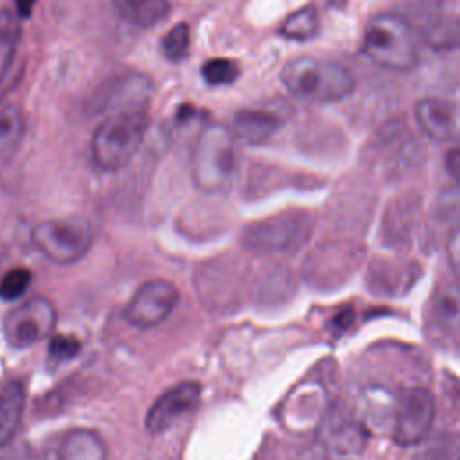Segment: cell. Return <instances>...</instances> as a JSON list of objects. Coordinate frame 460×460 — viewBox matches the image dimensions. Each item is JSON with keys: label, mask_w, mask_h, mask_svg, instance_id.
<instances>
[{"label": "cell", "mask_w": 460, "mask_h": 460, "mask_svg": "<svg viewBox=\"0 0 460 460\" xmlns=\"http://www.w3.org/2000/svg\"><path fill=\"white\" fill-rule=\"evenodd\" d=\"M280 81L289 95L311 104H329L349 97L356 81L347 66L331 59L295 58L284 65Z\"/></svg>", "instance_id": "6da1fadb"}, {"label": "cell", "mask_w": 460, "mask_h": 460, "mask_svg": "<svg viewBox=\"0 0 460 460\" xmlns=\"http://www.w3.org/2000/svg\"><path fill=\"white\" fill-rule=\"evenodd\" d=\"M363 52L377 66L395 72H408L419 63L415 31L404 16L394 13H379L367 23Z\"/></svg>", "instance_id": "7a4b0ae2"}, {"label": "cell", "mask_w": 460, "mask_h": 460, "mask_svg": "<svg viewBox=\"0 0 460 460\" xmlns=\"http://www.w3.org/2000/svg\"><path fill=\"white\" fill-rule=\"evenodd\" d=\"M149 128L146 111H126L104 117L90 142L92 162L102 171H119L126 167L144 144Z\"/></svg>", "instance_id": "3957f363"}, {"label": "cell", "mask_w": 460, "mask_h": 460, "mask_svg": "<svg viewBox=\"0 0 460 460\" xmlns=\"http://www.w3.org/2000/svg\"><path fill=\"white\" fill-rule=\"evenodd\" d=\"M235 138L230 128L208 124L192 153V180L205 192L223 190L235 167Z\"/></svg>", "instance_id": "277c9868"}, {"label": "cell", "mask_w": 460, "mask_h": 460, "mask_svg": "<svg viewBox=\"0 0 460 460\" xmlns=\"http://www.w3.org/2000/svg\"><path fill=\"white\" fill-rule=\"evenodd\" d=\"M155 93L153 81L140 72H124L102 81L86 99L84 113L108 117L126 111H146Z\"/></svg>", "instance_id": "5b68a950"}, {"label": "cell", "mask_w": 460, "mask_h": 460, "mask_svg": "<svg viewBox=\"0 0 460 460\" xmlns=\"http://www.w3.org/2000/svg\"><path fill=\"white\" fill-rule=\"evenodd\" d=\"M93 241V230L83 217L45 219L32 228V243L49 261L74 264L83 259Z\"/></svg>", "instance_id": "8992f818"}, {"label": "cell", "mask_w": 460, "mask_h": 460, "mask_svg": "<svg viewBox=\"0 0 460 460\" xmlns=\"http://www.w3.org/2000/svg\"><path fill=\"white\" fill-rule=\"evenodd\" d=\"M56 322L54 304L45 296H34L5 314L4 336L13 349H29L52 336Z\"/></svg>", "instance_id": "52a82bcc"}, {"label": "cell", "mask_w": 460, "mask_h": 460, "mask_svg": "<svg viewBox=\"0 0 460 460\" xmlns=\"http://www.w3.org/2000/svg\"><path fill=\"white\" fill-rule=\"evenodd\" d=\"M435 401L426 388H408L401 394L394 411L392 437L399 446L420 444L431 431Z\"/></svg>", "instance_id": "ba28073f"}, {"label": "cell", "mask_w": 460, "mask_h": 460, "mask_svg": "<svg viewBox=\"0 0 460 460\" xmlns=\"http://www.w3.org/2000/svg\"><path fill=\"white\" fill-rule=\"evenodd\" d=\"M178 300L180 291L172 282L165 279L146 280L126 304L124 318L135 327L149 329L162 323L174 311Z\"/></svg>", "instance_id": "9c48e42d"}, {"label": "cell", "mask_w": 460, "mask_h": 460, "mask_svg": "<svg viewBox=\"0 0 460 460\" xmlns=\"http://www.w3.org/2000/svg\"><path fill=\"white\" fill-rule=\"evenodd\" d=\"M201 401V385L181 381L165 390L147 410L144 424L149 433H162L180 417L194 411Z\"/></svg>", "instance_id": "30bf717a"}, {"label": "cell", "mask_w": 460, "mask_h": 460, "mask_svg": "<svg viewBox=\"0 0 460 460\" xmlns=\"http://www.w3.org/2000/svg\"><path fill=\"white\" fill-rule=\"evenodd\" d=\"M307 235V221L304 216H280L248 226L243 241L248 248L261 252L288 250Z\"/></svg>", "instance_id": "8fae6325"}, {"label": "cell", "mask_w": 460, "mask_h": 460, "mask_svg": "<svg viewBox=\"0 0 460 460\" xmlns=\"http://www.w3.org/2000/svg\"><path fill=\"white\" fill-rule=\"evenodd\" d=\"M415 119L420 129L437 142H453L460 138V106L440 99L426 97L415 106Z\"/></svg>", "instance_id": "7c38bea8"}, {"label": "cell", "mask_w": 460, "mask_h": 460, "mask_svg": "<svg viewBox=\"0 0 460 460\" xmlns=\"http://www.w3.org/2000/svg\"><path fill=\"white\" fill-rule=\"evenodd\" d=\"M282 120L264 110H253V108H243L234 113L230 131L237 142L257 146L270 140L280 128Z\"/></svg>", "instance_id": "4fadbf2b"}, {"label": "cell", "mask_w": 460, "mask_h": 460, "mask_svg": "<svg viewBox=\"0 0 460 460\" xmlns=\"http://www.w3.org/2000/svg\"><path fill=\"white\" fill-rule=\"evenodd\" d=\"M431 320L451 340L460 341V286L440 284L431 295Z\"/></svg>", "instance_id": "5bb4252c"}, {"label": "cell", "mask_w": 460, "mask_h": 460, "mask_svg": "<svg viewBox=\"0 0 460 460\" xmlns=\"http://www.w3.org/2000/svg\"><path fill=\"white\" fill-rule=\"evenodd\" d=\"M25 135V115L16 101H0V162H9Z\"/></svg>", "instance_id": "9a60e30c"}, {"label": "cell", "mask_w": 460, "mask_h": 460, "mask_svg": "<svg viewBox=\"0 0 460 460\" xmlns=\"http://www.w3.org/2000/svg\"><path fill=\"white\" fill-rule=\"evenodd\" d=\"M106 444L92 429L77 428L65 435L56 460H106Z\"/></svg>", "instance_id": "2e32d148"}, {"label": "cell", "mask_w": 460, "mask_h": 460, "mask_svg": "<svg viewBox=\"0 0 460 460\" xmlns=\"http://www.w3.org/2000/svg\"><path fill=\"white\" fill-rule=\"evenodd\" d=\"M424 43L435 50L460 49V14L433 13L420 29Z\"/></svg>", "instance_id": "e0dca14e"}, {"label": "cell", "mask_w": 460, "mask_h": 460, "mask_svg": "<svg viewBox=\"0 0 460 460\" xmlns=\"http://www.w3.org/2000/svg\"><path fill=\"white\" fill-rule=\"evenodd\" d=\"M113 7L124 22L140 29L158 25L171 13L169 0H113Z\"/></svg>", "instance_id": "ac0fdd59"}, {"label": "cell", "mask_w": 460, "mask_h": 460, "mask_svg": "<svg viewBox=\"0 0 460 460\" xmlns=\"http://www.w3.org/2000/svg\"><path fill=\"white\" fill-rule=\"evenodd\" d=\"M25 406V390L20 381H9L0 390V447L5 446L20 428Z\"/></svg>", "instance_id": "d6986e66"}, {"label": "cell", "mask_w": 460, "mask_h": 460, "mask_svg": "<svg viewBox=\"0 0 460 460\" xmlns=\"http://www.w3.org/2000/svg\"><path fill=\"white\" fill-rule=\"evenodd\" d=\"M322 437L331 449L340 453L361 451L367 440V433L358 422L349 419H338V417H331L323 424Z\"/></svg>", "instance_id": "ffe728a7"}, {"label": "cell", "mask_w": 460, "mask_h": 460, "mask_svg": "<svg viewBox=\"0 0 460 460\" xmlns=\"http://www.w3.org/2000/svg\"><path fill=\"white\" fill-rule=\"evenodd\" d=\"M20 36V16L9 9H0V81L13 65Z\"/></svg>", "instance_id": "44dd1931"}, {"label": "cell", "mask_w": 460, "mask_h": 460, "mask_svg": "<svg viewBox=\"0 0 460 460\" xmlns=\"http://www.w3.org/2000/svg\"><path fill=\"white\" fill-rule=\"evenodd\" d=\"M320 27L318 13L313 5H305L291 13L279 27L280 36L293 41H307L316 36Z\"/></svg>", "instance_id": "7402d4cb"}, {"label": "cell", "mask_w": 460, "mask_h": 460, "mask_svg": "<svg viewBox=\"0 0 460 460\" xmlns=\"http://www.w3.org/2000/svg\"><path fill=\"white\" fill-rule=\"evenodd\" d=\"M239 75V66L234 59L228 58H212L203 63L201 77L210 86L232 84Z\"/></svg>", "instance_id": "603a6c76"}, {"label": "cell", "mask_w": 460, "mask_h": 460, "mask_svg": "<svg viewBox=\"0 0 460 460\" xmlns=\"http://www.w3.org/2000/svg\"><path fill=\"white\" fill-rule=\"evenodd\" d=\"M190 49V29L187 23L172 25L162 38V52L169 61H181Z\"/></svg>", "instance_id": "cb8c5ba5"}, {"label": "cell", "mask_w": 460, "mask_h": 460, "mask_svg": "<svg viewBox=\"0 0 460 460\" xmlns=\"http://www.w3.org/2000/svg\"><path fill=\"white\" fill-rule=\"evenodd\" d=\"M32 280V273L27 268H13L0 280V298L2 300H16L25 295Z\"/></svg>", "instance_id": "d4e9b609"}, {"label": "cell", "mask_w": 460, "mask_h": 460, "mask_svg": "<svg viewBox=\"0 0 460 460\" xmlns=\"http://www.w3.org/2000/svg\"><path fill=\"white\" fill-rule=\"evenodd\" d=\"M81 350V341L70 334H52L49 341V354L58 361H68Z\"/></svg>", "instance_id": "484cf974"}, {"label": "cell", "mask_w": 460, "mask_h": 460, "mask_svg": "<svg viewBox=\"0 0 460 460\" xmlns=\"http://www.w3.org/2000/svg\"><path fill=\"white\" fill-rule=\"evenodd\" d=\"M447 261H449L455 275L460 279V223L453 228V232L447 239Z\"/></svg>", "instance_id": "4316f807"}, {"label": "cell", "mask_w": 460, "mask_h": 460, "mask_svg": "<svg viewBox=\"0 0 460 460\" xmlns=\"http://www.w3.org/2000/svg\"><path fill=\"white\" fill-rule=\"evenodd\" d=\"M352 320H354L352 309H350V307H345V309H341V311L331 320V329H332L336 334H340V332H343V331H347V329L350 327Z\"/></svg>", "instance_id": "83f0119b"}, {"label": "cell", "mask_w": 460, "mask_h": 460, "mask_svg": "<svg viewBox=\"0 0 460 460\" xmlns=\"http://www.w3.org/2000/svg\"><path fill=\"white\" fill-rule=\"evenodd\" d=\"M437 460H460V437L449 438L438 451Z\"/></svg>", "instance_id": "f1b7e54d"}, {"label": "cell", "mask_w": 460, "mask_h": 460, "mask_svg": "<svg viewBox=\"0 0 460 460\" xmlns=\"http://www.w3.org/2000/svg\"><path fill=\"white\" fill-rule=\"evenodd\" d=\"M446 169L460 183V149H451L446 155Z\"/></svg>", "instance_id": "f546056e"}, {"label": "cell", "mask_w": 460, "mask_h": 460, "mask_svg": "<svg viewBox=\"0 0 460 460\" xmlns=\"http://www.w3.org/2000/svg\"><path fill=\"white\" fill-rule=\"evenodd\" d=\"M36 0H16V14L20 18H29L34 9Z\"/></svg>", "instance_id": "4dcf8cb0"}]
</instances>
